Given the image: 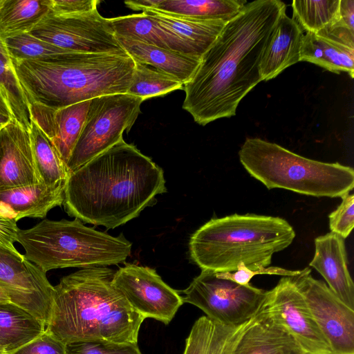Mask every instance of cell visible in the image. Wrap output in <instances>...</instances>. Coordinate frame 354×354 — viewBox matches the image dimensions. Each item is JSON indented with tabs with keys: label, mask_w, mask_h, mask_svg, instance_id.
I'll return each mask as SVG.
<instances>
[{
	"label": "cell",
	"mask_w": 354,
	"mask_h": 354,
	"mask_svg": "<svg viewBox=\"0 0 354 354\" xmlns=\"http://www.w3.org/2000/svg\"><path fill=\"white\" fill-rule=\"evenodd\" d=\"M247 3L245 0H161L156 9L193 18L227 21Z\"/></svg>",
	"instance_id": "obj_29"
},
{
	"label": "cell",
	"mask_w": 354,
	"mask_h": 354,
	"mask_svg": "<svg viewBox=\"0 0 354 354\" xmlns=\"http://www.w3.org/2000/svg\"><path fill=\"white\" fill-rule=\"evenodd\" d=\"M3 0H0V6L2 4Z\"/></svg>",
	"instance_id": "obj_45"
},
{
	"label": "cell",
	"mask_w": 354,
	"mask_h": 354,
	"mask_svg": "<svg viewBox=\"0 0 354 354\" xmlns=\"http://www.w3.org/2000/svg\"><path fill=\"white\" fill-rule=\"evenodd\" d=\"M65 185L48 187L41 183L0 192V213L18 221L24 217H46L64 200Z\"/></svg>",
	"instance_id": "obj_19"
},
{
	"label": "cell",
	"mask_w": 354,
	"mask_h": 354,
	"mask_svg": "<svg viewBox=\"0 0 354 354\" xmlns=\"http://www.w3.org/2000/svg\"><path fill=\"white\" fill-rule=\"evenodd\" d=\"M347 265L344 239L330 232L315 239V254L309 266L324 277L342 301L354 310V284Z\"/></svg>",
	"instance_id": "obj_18"
},
{
	"label": "cell",
	"mask_w": 354,
	"mask_h": 354,
	"mask_svg": "<svg viewBox=\"0 0 354 354\" xmlns=\"http://www.w3.org/2000/svg\"><path fill=\"white\" fill-rule=\"evenodd\" d=\"M3 40L11 59L14 60H47L75 53L55 46L29 32L9 37Z\"/></svg>",
	"instance_id": "obj_33"
},
{
	"label": "cell",
	"mask_w": 354,
	"mask_h": 354,
	"mask_svg": "<svg viewBox=\"0 0 354 354\" xmlns=\"http://www.w3.org/2000/svg\"><path fill=\"white\" fill-rule=\"evenodd\" d=\"M341 198L340 205L328 216L329 227L331 232L345 239L354 226V195L347 193Z\"/></svg>",
	"instance_id": "obj_35"
},
{
	"label": "cell",
	"mask_w": 354,
	"mask_h": 354,
	"mask_svg": "<svg viewBox=\"0 0 354 354\" xmlns=\"http://www.w3.org/2000/svg\"><path fill=\"white\" fill-rule=\"evenodd\" d=\"M232 354H304L295 338L269 317L257 313Z\"/></svg>",
	"instance_id": "obj_21"
},
{
	"label": "cell",
	"mask_w": 354,
	"mask_h": 354,
	"mask_svg": "<svg viewBox=\"0 0 354 354\" xmlns=\"http://www.w3.org/2000/svg\"><path fill=\"white\" fill-rule=\"evenodd\" d=\"M0 283L11 303L45 324L51 312L54 286L46 272L26 259L0 247Z\"/></svg>",
	"instance_id": "obj_14"
},
{
	"label": "cell",
	"mask_w": 354,
	"mask_h": 354,
	"mask_svg": "<svg viewBox=\"0 0 354 354\" xmlns=\"http://www.w3.org/2000/svg\"><path fill=\"white\" fill-rule=\"evenodd\" d=\"M29 133L38 183L65 185L69 173L52 142L32 122Z\"/></svg>",
	"instance_id": "obj_28"
},
{
	"label": "cell",
	"mask_w": 354,
	"mask_h": 354,
	"mask_svg": "<svg viewBox=\"0 0 354 354\" xmlns=\"http://www.w3.org/2000/svg\"><path fill=\"white\" fill-rule=\"evenodd\" d=\"M115 270L82 268L54 286L45 330L65 344L80 341L137 343L145 320L113 286Z\"/></svg>",
	"instance_id": "obj_3"
},
{
	"label": "cell",
	"mask_w": 354,
	"mask_h": 354,
	"mask_svg": "<svg viewBox=\"0 0 354 354\" xmlns=\"http://www.w3.org/2000/svg\"><path fill=\"white\" fill-rule=\"evenodd\" d=\"M286 10L280 0H255L226 22L183 86V109L196 123L234 116L240 102L262 82L261 60Z\"/></svg>",
	"instance_id": "obj_1"
},
{
	"label": "cell",
	"mask_w": 354,
	"mask_h": 354,
	"mask_svg": "<svg viewBox=\"0 0 354 354\" xmlns=\"http://www.w3.org/2000/svg\"><path fill=\"white\" fill-rule=\"evenodd\" d=\"M239 160L268 189L281 188L316 197H342L354 187V170L298 155L265 140L247 138L239 151Z\"/></svg>",
	"instance_id": "obj_7"
},
{
	"label": "cell",
	"mask_w": 354,
	"mask_h": 354,
	"mask_svg": "<svg viewBox=\"0 0 354 354\" xmlns=\"http://www.w3.org/2000/svg\"><path fill=\"white\" fill-rule=\"evenodd\" d=\"M266 291L250 283L239 284L218 277L216 272L203 270L181 292L183 303L196 306L206 317L221 324L236 326L255 316Z\"/></svg>",
	"instance_id": "obj_9"
},
{
	"label": "cell",
	"mask_w": 354,
	"mask_h": 354,
	"mask_svg": "<svg viewBox=\"0 0 354 354\" xmlns=\"http://www.w3.org/2000/svg\"><path fill=\"white\" fill-rule=\"evenodd\" d=\"M284 328L304 354H332L292 276L282 277L266 295L258 312Z\"/></svg>",
	"instance_id": "obj_11"
},
{
	"label": "cell",
	"mask_w": 354,
	"mask_h": 354,
	"mask_svg": "<svg viewBox=\"0 0 354 354\" xmlns=\"http://www.w3.org/2000/svg\"><path fill=\"white\" fill-rule=\"evenodd\" d=\"M45 330V324L11 302H0V346L10 354Z\"/></svg>",
	"instance_id": "obj_26"
},
{
	"label": "cell",
	"mask_w": 354,
	"mask_h": 354,
	"mask_svg": "<svg viewBox=\"0 0 354 354\" xmlns=\"http://www.w3.org/2000/svg\"><path fill=\"white\" fill-rule=\"evenodd\" d=\"M0 354H6L3 348L0 346Z\"/></svg>",
	"instance_id": "obj_44"
},
{
	"label": "cell",
	"mask_w": 354,
	"mask_h": 354,
	"mask_svg": "<svg viewBox=\"0 0 354 354\" xmlns=\"http://www.w3.org/2000/svg\"><path fill=\"white\" fill-rule=\"evenodd\" d=\"M183 84L173 76L154 68L136 62L135 69L127 93L143 101L181 89Z\"/></svg>",
	"instance_id": "obj_32"
},
{
	"label": "cell",
	"mask_w": 354,
	"mask_h": 354,
	"mask_svg": "<svg viewBox=\"0 0 354 354\" xmlns=\"http://www.w3.org/2000/svg\"><path fill=\"white\" fill-rule=\"evenodd\" d=\"M110 19L116 36L140 41L200 58L196 52L180 38L143 12L110 18Z\"/></svg>",
	"instance_id": "obj_25"
},
{
	"label": "cell",
	"mask_w": 354,
	"mask_h": 354,
	"mask_svg": "<svg viewBox=\"0 0 354 354\" xmlns=\"http://www.w3.org/2000/svg\"><path fill=\"white\" fill-rule=\"evenodd\" d=\"M339 21L335 24L354 32V1L340 0Z\"/></svg>",
	"instance_id": "obj_40"
},
{
	"label": "cell",
	"mask_w": 354,
	"mask_h": 354,
	"mask_svg": "<svg viewBox=\"0 0 354 354\" xmlns=\"http://www.w3.org/2000/svg\"><path fill=\"white\" fill-rule=\"evenodd\" d=\"M295 237L292 225L281 217L234 214L198 228L190 237L189 250L201 270L231 272L241 264L256 270L268 267L273 254Z\"/></svg>",
	"instance_id": "obj_5"
},
{
	"label": "cell",
	"mask_w": 354,
	"mask_h": 354,
	"mask_svg": "<svg viewBox=\"0 0 354 354\" xmlns=\"http://www.w3.org/2000/svg\"><path fill=\"white\" fill-rule=\"evenodd\" d=\"M62 49L75 53L126 54L111 19L95 9L89 12L55 16L49 13L29 32Z\"/></svg>",
	"instance_id": "obj_10"
},
{
	"label": "cell",
	"mask_w": 354,
	"mask_h": 354,
	"mask_svg": "<svg viewBox=\"0 0 354 354\" xmlns=\"http://www.w3.org/2000/svg\"><path fill=\"white\" fill-rule=\"evenodd\" d=\"M17 242L25 250V258L44 272L124 263L132 245L122 234L113 236L86 227L78 218H44L31 228L19 229Z\"/></svg>",
	"instance_id": "obj_6"
},
{
	"label": "cell",
	"mask_w": 354,
	"mask_h": 354,
	"mask_svg": "<svg viewBox=\"0 0 354 354\" xmlns=\"http://www.w3.org/2000/svg\"><path fill=\"white\" fill-rule=\"evenodd\" d=\"M0 302H10L5 289L1 286V283H0Z\"/></svg>",
	"instance_id": "obj_43"
},
{
	"label": "cell",
	"mask_w": 354,
	"mask_h": 354,
	"mask_svg": "<svg viewBox=\"0 0 354 354\" xmlns=\"http://www.w3.org/2000/svg\"><path fill=\"white\" fill-rule=\"evenodd\" d=\"M50 11V0H3L0 35L6 39L30 32Z\"/></svg>",
	"instance_id": "obj_27"
},
{
	"label": "cell",
	"mask_w": 354,
	"mask_h": 354,
	"mask_svg": "<svg viewBox=\"0 0 354 354\" xmlns=\"http://www.w3.org/2000/svg\"><path fill=\"white\" fill-rule=\"evenodd\" d=\"M252 319L239 326H230L206 316L199 317L185 340L183 354H232Z\"/></svg>",
	"instance_id": "obj_24"
},
{
	"label": "cell",
	"mask_w": 354,
	"mask_h": 354,
	"mask_svg": "<svg viewBox=\"0 0 354 354\" xmlns=\"http://www.w3.org/2000/svg\"><path fill=\"white\" fill-rule=\"evenodd\" d=\"M12 62L28 103L54 109L127 93L136 66L127 53H71Z\"/></svg>",
	"instance_id": "obj_4"
},
{
	"label": "cell",
	"mask_w": 354,
	"mask_h": 354,
	"mask_svg": "<svg viewBox=\"0 0 354 354\" xmlns=\"http://www.w3.org/2000/svg\"><path fill=\"white\" fill-rule=\"evenodd\" d=\"M17 222L0 213V247L15 254H20L14 245L15 242H17L19 230Z\"/></svg>",
	"instance_id": "obj_39"
},
{
	"label": "cell",
	"mask_w": 354,
	"mask_h": 354,
	"mask_svg": "<svg viewBox=\"0 0 354 354\" xmlns=\"http://www.w3.org/2000/svg\"><path fill=\"white\" fill-rule=\"evenodd\" d=\"M340 0H294L292 19L306 32H317L335 26L339 19Z\"/></svg>",
	"instance_id": "obj_31"
},
{
	"label": "cell",
	"mask_w": 354,
	"mask_h": 354,
	"mask_svg": "<svg viewBox=\"0 0 354 354\" xmlns=\"http://www.w3.org/2000/svg\"><path fill=\"white\" fill-rule=\"evenodd\" d=\"M306 268L292 276L332 354H354V310Z\"/></svg>",
	"instance_id": "obj_12"
},
{
	"label": "cell",
	"mask_w": 354,
	"mask_h": 354,
	"mask_svg": "<svg viewBox=\"0 0 354 354\" xmlns=\"http://www.w3.org/2000/svg\"><path fill=\"white\" fill-rule=\"evenodd\" d=\"M142 12L177 35L201 59L215 41L227 22L223 20L203 19L174 15L157 9H147Z\"/></svg>",
	"instance_id": "obj_23"
},
{
	"label": "cell",
	"mask_w": 354,
	"mask_h": 354,
	"mask_svg": "<svg viewBox=\"0 0 354 354\" xmlns=\"http://www.w3.org/2000/svg\"><path fill=\"white\" fill-rule=\"evenodd\" d=\"M166 191L162 169L122 139L69 174L63 204L70 216L114 229Z\"/></svg>",
	"instance_id": "obj_2"
},
{
	"label": "cell",
	"mask_w": 354,
	"mask_h": 354,
	"mask_svg": "<svg viewBox=\"0 0 354 354\" xmlns=\"http://www.w3.org/2000/svg\"><path fill=\"white\" fill-rule=\"evenodd\" d=\"M112 283L145 319L153 318L167 325L183 304L179 292L147 266L127 263L115 272Z\"/></svg>",
	"instance_id": "obj_13"
},
{
	"label": "cell",
	"mask_w": 354,
	"mask_h": 354,
	"mask_svg": "<svg viewBox=\"0 0 354 354\" xmlns=\"http://www.w3.org/2000/svg\"><path fill=\"white\" fill-rule=\"evenodd\" d=\"M0 90L8 104L13 118L29 131L32 121L28 103L17 77L11 57L1 35Z\"/></svg>",
	"instance_id": "obj_30"
},
{
	"label": "cell",
	"mask_w": 354,
	"mask_h": 354,
	"mask_svg": "<svg viewBox=\"0 0 354 354\" xmlns=\"http://www.w3.org/2000/svg\"><path fill=\"white\" fill-rule=\"evenodd\" d=\"M10 354H67L66 344L44 330Z\"/></svg>",
	"instance_id": "obj_36"
},
{
	"label": "cell",
	"mask_w": 354,
	"mask_h": 354,
	"mask_svg": "<svg viewBox=\"0 0 354 354\" xmlns=\"http://www.w3.org/2000/svg\"><path fill=\"white\" fill-rule=\"evenodd\" d=\"M37 183L29 131L13 119L0 130V192Z\"/></svg>",
	"instance_id": "obj_17"
},
{
	"label": "cell",
	"mask_w": 354,
	"mask_h": 354,
	"mask_svg": "<svg viewBox=\"0 0 354 354\" xmlns=\"http://www.w3.org/2000/svg\"><path fill=\"white\" fill-rule=\"evenodd\" d=\"M161 0H139L127 1L124 3L127 7L136 10H145L147 9H156Z\"/></svg>",
	"instance_id": "obj_42"
},
{
	"label": "cell",
	"mask_w": 354,
	"mask_h": 354,
	"mask_svg": "<svg viewBox=\"0 0 354 354\" xmlns=\"http://www.w3.org/2000/svg\"><path fill=\"white\" fill-rule=\"evenodd\" d=\"M300 62L316 64L330 72L354 77V32L333 26L317 32L304 34Z\"/></svg>",
	"instance_id": "obj_15"
},
{
	"label": "cell",
	"mask_w": 354,
	"mask_h": 354,
	"mask_svg": "<svg viewBox=\"0 0 354 354\" xmlns=\"http://www.w3.org/2000/svg\"><path fill=\"white\" fill-rule=\"evenodd\" d=\"M116 37L135 62L169 74L183 85L192 79L201 62V59L194 56L126 37Z\"/></svg>",
	"instance_id": "obj_22"
},
{
	"label": "cell",
	"mask_w": 354,
	"mask_h": 354,
	"mask_svg": "<svg viewBox=\"0 0 354 354\" xmlns=\"http://www.w3.org/2000/svg\"><path fill=\"white\" fill-rule=\"evenodd\" d=\"M97 0H50V13L55 16H70L97 9Z\"/></svg>",
	"instance_id": "obj_38"
},
{
	"label": "cell",
	"mask_w": 354,
	"mask_h": 354,
	"mask_svg": "<svg viewBox=\"0 0 354 354\" xmlns=\"http://www.w3.org/2000/svg\"><path fill=\"white\" fill-rule=\"evenodd\" d=\"M91 100L54 109L28 104L31 121L50 140L66 165L82 131Z\"/></svg>",
	"instance_id": "obj_16"
},
{
	"label": "cell",
	"mask_w": 354,
	"mask_h": 354,
	"mask_svg": "<svg viewBox=\"0 0 354 354\" xmlns=\"http://www.w3.org/2000/svg\"><path fill=\"white\" fill-rule=\"evenodd\" d=\"M299 270H290L279 267H267L259 270H252L241 264L237 270L231 272H216V274L222 278L232 280L241 285L250 284L253 277L258 274H274L282 277H291L297 274Z\"/></svg>",
	"instance_id": "obj_37"
},
{
	"label": "cell",
	"mask_w": 354,
	"mask_h": 354,
	"mask_svg": "<svg viewBox=\"0 0 354 354\" xmlns=\"http://www.w3.org/2000/svg\"><path fill=\"white\" fill-rule=\"evenodd\" d=\"M67 354H142L137 343L80 341L66 344Z\"/></svg>",
	"instance_id": "obj_34"
},
{
	"label": "cell",
	"mask_w": 354,
	"mask_h": 354,
	"mask_svg": "<svg viewBox=\"0 0 354 354\" xmlns=\"http://www.w3.org/2000/svg\"><path fill=\"white\" fill-rule=\"evenodd\" d=\"M143 100L128 93L91 100L80 136L66 164L71 173L122 140L140 113Z\"/></svg>",
	"instance_id": "obj_8"
},
{
	"label": "cell",
	"mask_w": 354,
	"mask_h": 354,
	"mask_svg": "<svg viewBox=\"0 0 354 354\" xmlns=\"http://www.w3.org/2000/svg\"><path fill=\"white\" fill-rule=\"evenodd\" d=\"M13 119L8 104L0 90V130Z\"/></svg>",
	"instance_id": "obj_41"
},
{
	"label": "cell",
	"mask_w": 354,
	"mask_h": 354,
	"mask_svg": "<svg viewBox=\"0 0 354 354\" xmlns=\"http://www.w3.org/2000/svg\"><path fill=\"white\" fill-rule=\"evenodd\" d=\"M304 31L286 12L280 17L260 63L262 81L277 77L285 69L300 62Z\"/></svg>",
	"instance_id": "obj_20"
}]
</instances>
